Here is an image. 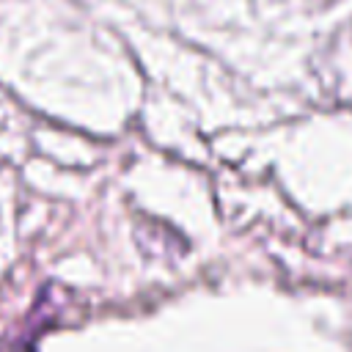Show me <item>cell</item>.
Returning a JSON list of instances; mask_svg holds the SVG:
<instances>
[]
</instances>
